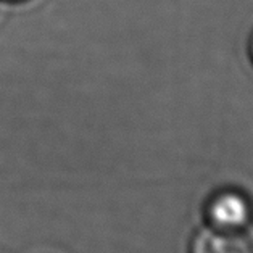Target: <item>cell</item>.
Returning a JSON list of instances; mask_svg holds the SVG:
<instances>
[{
	"label": "cell",
	"instance_id": "3957f363",
	"mask_svg": "<svg viewBox=\"0 0 253 253\" xmlns=\"http://www.w3.org/2000/svg\"><path fill=\"white\" fill-rule=\"evenodd\" d=\"M250 58L253 61V36H252V39H250Z\"/></svg>",
	"mask_w": 253,
	"mask_h": 253
},
{
	"label": "cell",
	"instance_id": "6da1fadb",
	"mask_svg": "<svg viewBox=\"0 0 253 253\" xmlns=\"http://www.w3.org/2000/svg\"><path fill=\"white\" fill-rule=\"evenodd\" d=\"M205 218L208 226L244 231L253 221V203L250 197L239 189H219L207 202Z\"/></svg>",
	"mask_w": 253,
	"mask_h": 253
},
{
	"label": "cell",
	"instance_id": "7a4b0ae2",
	"mask_svg": "<svg viewBox=\"0 0 253 253\" xmlns=\"http://www.w3.org/2000/svg\"><path fill=\"white\" fill-rule=\"evenodd\" d=\"M189 253H253V240L244 231L205 226L190 239Z\"/></svg>",
	"mask_w": 253,
	"mask_h": 253
},
{
	"label": "cell",
	"instance_id": "277c9868",
	"mask_svg": "<svg viewBox=\"0 0 253 253\" xmlns=\"http://www.w3.org/2000/svg\"><path fill=\"white\" fill-rule=\"evenodd\" d=\"M7 2H21V0H7Z\"/></svg>",
	"mask_w": 253,
	"mask_h": 253
}]
</instances>
